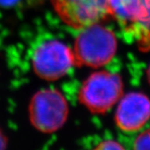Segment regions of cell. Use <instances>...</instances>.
<instances>
[{"label": "cell", "mask_w": 150, "mask_h": 150, "mask_svg": "<svg viewBox=\"0 0 150 150\" xmlns=\"http://www.w3.org/2000/svg\"><path fill=\"white\" fill-rule=\"evenodd\" d=\"M148 77H149V83H150V66H149V71H148Z\"/></svg>", "instance_id": "11"}, {"label": "cell", "mask_w": 150, "mask_h": 150, "mask_svg": "<svg viewBox=\"0 0 150 150\" xmlns=\"http://www.w3.org/2000/svg\"><path fill=\"white\" fill-rule=\"evenodd\" d=\"M69 107L61 92L55 88L38 91L28 105V117L32 126L42 134H54L67 122Z\"/></svg>", "instance_id": "2"}, {"label": "cell", "mask_w": 150, "mask_h": 150, "mask_svg": "<svg viewBox=\"0 0 150 150\" xmlns=\"http://www.w3.org/2000/svg\"><path fill=\"white\" fill-rule=\"evenodd\" d=\"M32 66L35 74L41 79L59 80L75 66L73 49L59 40L46 41L34 50Z\"/></svg>", "instance_id": "4"}, {"label": "cell", "mask_w": 150, "mask_h": 150, "mask_svg": "<svg viewBox=\"0 0 150 150\" xmlns=\"http://www.w3.org/2000/svg\"><path fill=\"white\" fill-rule=\"evenodd\" d=\"M92 150H126L120 143L113 139L103 140Z\"/></svg>", "instance_id": "8"}, {"label": "cell", "mask_w": 150, "mask_h": 150, "mask_svg": "<svg viewBox=\"0 0 150 150\" xmlns=\"http://www.w3.org/2000/svg\"><path fill=\"white\" fill-rule=\"evenodd\" d=\"M38 0H0V5L4 7H15V6L29 5L34 4Z\"/></svg>", "instance_id": "9"}, {"label": "cell", "mask_w": 150, "mask_h": 150, "mask_svg": "<svg viewBox=\"0 0 150 150\" xmlns=\"http://www.w3.org/2000/svg\"><path fill=\"white\" fill-rule=\"evenodd\" d=\"M54 11L69 27L81 30L106 19L109 0H50Z\"/></svg>", "instance_id": "5"}, {"label": "cell", "mask_w": 150, "mask_h": 150, "mask_svg": "<svg viewBox=\"0 0 150 150\" xmlns=\"http://www.w3.org/2000/svg\"><path fill=\"white\" fill-rule=\"evenodd\" d=\"M134 150H150V128L138 135L134 141Z\"/></svg>", "instance_id": "7"}, {"label": "cell", "mask_w": 150, "mask_h": 150, "mask_svg": "<svg viewBox=\"0 0 150 150\" xmlns=\"http://www.w3.org/2000/svg\"><path fill=\"white\" fill-rule=\"evenodd\" d=\"M117 50V38L112 31L99 23L83 29L75 39L73 53L77 67L99 68L108 64Z\"/></svg>", "instance_id": "1"}, {"label": "cell", "mask_w": 150, "mask_h": 150, "mask_svg": "<svg viewBox=\"0 0 150 150\" xmlns=\"http://www.w3.org/2000/svg\"><path fill=\"white\" fill-rule=\"evenodd\" d=\"M150 119V99L140 93H131L121 98L115 122L123 132L135 133L143 129Z\"/></svg>", "instance_id": "6"}, {"label": "cell", "mask_w": 150, "mask_h": 150, "mask_svg": "<svg viewBox=\"0 0 150 150\" xmlns=\"http://www.w3.org/2000/svg\"><path fill=\"white\" fill-rule=\"evenodd\" d=\"M8 145V139L0 129V150H7Z\"/></svg>", "instance_id": "10"}, {"label": "cell", "mask_w": 150, "mask_h": 150, "mask_svg": "<svg viewBox=\"0 0 150 150\" xmlns=\"http://www.w3.org/2000/svg\"><path fill=\"white\" fill-rule=\"evenodd\" d=\"M123 90V82L118 74L98 71L83 83L79 101L92 113L103 114L121 99Z\"/></svg>", "instance_id": "3"}]
</instances>
